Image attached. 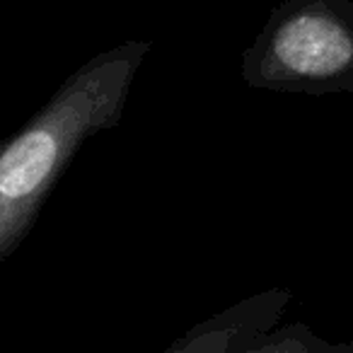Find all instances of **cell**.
<instances>
[{"label": "cell", "mask_w": 353, "mask_h": 353, "mask_svg": "<svg viewBox=\"0 0 353 353\" xmlns=\"http://www.w3.org/2000/svg\"><path fill=\"white\" fill-rule=\"evenodd\" d=\"M232 353H353V343L329 341L303 322L276 324Z\"/></svg>", "instance_id": "277c9868"}, {"label": "cell", "mask_w": 353, "mask_h": 353, "mask_svg": "<svg viewBox=\"0 0 353 353\" xmlns=\"http://www.w3.org/2000/svg\"><path fill=\"white\" fill-rule=\"evenodd\" d=\"M150 49L128 39L92 56L15 136L0 138V264L27 240L83 143L121 121Z\"/></svg>", "instance_id": "6da1fadb"}, {"label": "cell", "mask_w": 353, "mask_h": 353, "mask_svg": "<svg viewBox=\"0 0 353 353\" xmlns=\"http://www.w3.org/2000/svg\"><path fill=\"white\" fill-rule=\"evenodd\" d=\"M242 80L281 94L353 90V0H283L242 54Z\"/></svg>", "instance_id": "7a4b0ae2"}, {"label": "cell", "mask_w": 353, "mask_h": 353, "mask_svg": "<svg viewBox=\"0 0 353 353\" xmlns=\"http://www.w3.org/2000/svg\"><path fill=\"white\" fill-rule=\"evenodd\" d=\"M290 300L293 295L285 288H266L242 298L189 327L160 353H232L250 339L281 324Z\"/></svg>", "instance_id": "3957f363"}]
</instances>
